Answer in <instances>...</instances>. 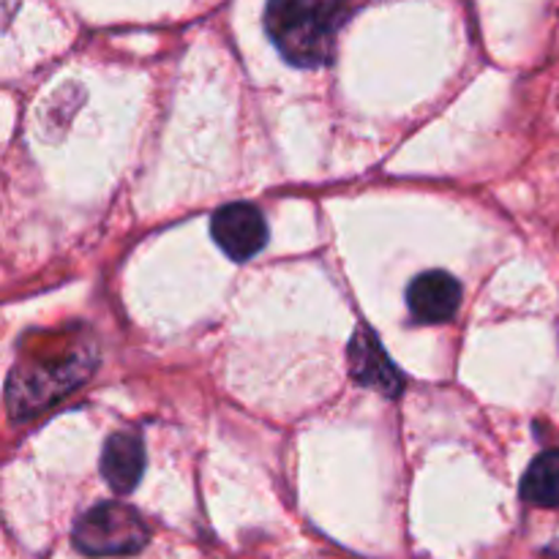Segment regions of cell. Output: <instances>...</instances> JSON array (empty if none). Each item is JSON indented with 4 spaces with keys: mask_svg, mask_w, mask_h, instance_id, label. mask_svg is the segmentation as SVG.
<instances>
[{
    "mask_svg": "<svg viewBox=\"0 0 559 559\" xmlns=\"http://www.w3.org/2000/svg\"><path fill=\"white\" fill-rule=\"evenodd\" d=\"M145 473V442L136 431H118L104 442L102 475L109 489L129 495L136 489Z\"/></svg>",
    "mask_w": 559,
    "mask_h": 559,
    "instance_id": "52a82bcc",
    "label": "cell"
},
{
    "mask_svg": "<svg viewBox=\"0 0 559 559\" xmlns=\"http://www.w3.org/2000/svg\"><path fill=\"white\" fill-rule=\"evenodd\" d=\"M349 360V374L355 382L371 388V391L382 393L388 399L402 396L404 391V377L402 371L393 366V360L388 358L385 349H382L377 333H371L369 328H358L349 342L347 349Z\"/></svg>",
    "mask_w": 559,
    "mask_h": 559,
    "instance_id": "5b68a950",
    "label": "cell"
},
{
    "mask_svg": "<svg viewBox=\"0 0 559 559\" xmlns=\"http://www.w3.org/2000/svg\"><path fill=\"white\" fill-rule=\"evenodd\" d=\"M522 497L538 508H559V451H546L530 464Z\"/></svg>",
    "mask_w": 559,
    "mask_h": 559,
    "instance_id": "ba28073f",
    "label": "cell"
},
{
    "mask_svg": "<svg viewBox=\"0 0 559 559\" xmlns=\"http://www.w3.org/2000/svg\"><path fill=\"white\" fill-rule=\"evenodd\" d=\"M462 304V284L448 271H426L407 287L409 314L420 325H442L453 320Z\"/></svg>",
    "mask_w": 559,
    "mask_h": 559,
    "instance_id": "8992f818",
    "label": "cell"
},
{
    "mask_svg": "<svg viewBox=\"0 0 559 559\" xmlns=\"http://www.w3.org/2000/svg\"><path fill=\"white\" fill-rule=\"evenodd\" d=\"M96 366V344L87 336L74 338L69 331L58 338L44 336L41 344L20 347L14 369L9 374V413L22 420L41 413L49 404L76 391Z\"/></svg>",
    "mask_w": 559,
    "mask_h": 559,
    "instance_id": "6da1fadb",
    "label": "cell"
},
{
    "mask_svg": "<svg viewBox=\"0 0 559 559\" xmlns=\"http://www.w3.org/2000/svg\"><path fill=\"white\" fill-rule=\"evenodd\" d=\"M147 524L134 508L123 502H98L87 513H82L74 524L76 549L87 557H129L145 549Z\"/></svg>",
    "mask_w": 559,
    "mask_h": 559,
    "instance_id": "3957f363",
    "label": "cell"
},
{
    "mask_svg": "<svg viewBox=\"0 0 559 559\" xmlns=\"http://www.w3.org/2000/svg\"><path fill=\"white\" fill-rule=\"evenodd\" d=\"M349 0H267L265 31L289 66L320 69L336 55Z\"/></svg>",
    "mask_w": 559,
    "mask_h": 559,
    "instance_id": "7a4b0ae2",
    "label": "cell"
},
{
    "mask_svg": "<svg viewBox=\"0 0 559 559\" xmlns=\"http://www.w3.org/2000/svg\"><path fill=\"white\" fill-rule=\"evenodd\" d=\"M211 235L229 260L246 262L265 249L267 222L251 202H229L213 213Z\"/></svg>",
    "mask_w": 559,
    "mask_h": 559,
    "instance_id": "277c9868",
    "label": "cell"
}]
</instances>
